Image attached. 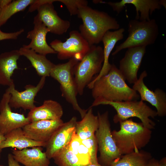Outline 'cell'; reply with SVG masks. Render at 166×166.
I'll return each mask as SVG.
<instances>
[{"mask_svg": "<svg viewBox=\"0 0 166 166\" xmlns=\"http://www.w3.org/2000/svg\"><path fill=\"white\" fill-rule=\"evenodd\" d=\"M125 81L118 68L114 64H112L108 73L95 81L91 87L93 101H122L139 99V94L129 87Z\"/></svg>", "mask_w": 166, "mask_h": 166, "instance_id": "obj_1", "label": "cell"}, {"mask_svg": "<svg viewBox=\"0 0 166 166\" xmlns=\"http://www.w3.org/2000/svg\"><path fill=\"white\" fill-rule=\"evenodd\" d=\"M77 15L82 21L79 27L80 33L90 46L101 42L107 31L120 28L115 18L105 12L94 9L88 6L81 8Z\"/></svg>", "mask_w": 166, "mask_h": 166, "instance_id": "obj_2", "label": "cell"}, {"mask_svg": "<svg viewBox=\"0 0 166 166\" xmlns=\"http://www.w3.org/2000/svg\"><path fill=\"white\" fill-rule=\"evenodd\" d=\"M119 123L120 129L113 131L112 134L122 155L141 150L150 142L152 130L141 122H135L130 119Z\"/></svg>", "mask_w": 166, "mask_h": 166, "instance_id": "obj_3", "label": "cell"}, {"mask_svg": "<svg viewBox=\"0 0 166 166\" xmlns=\"http://www.w3.org/2000/svg\"><path fill=\"white\" fill-rule=\"evenodd\" d=\"M100 105H109L113 107L117 114L113 118L115 123H120L130 118L136 117L139 119L145 127L152 129L155 128L156 124L149 118H152L157 116L156 110L148 106L141 100L122 101H100L93 102L92 107Z\"/></svg>", "mask_w": 166, "mask_h": 166, "instance_id": "obj_4", "label": "cell"}, {"mask_svg": "<svg viewBox=\"0 0 166 166\" xmlns=\"http://www.w3.org/2000/svg\"><path fill=\"white\" fill-rule=\"evenodd\" d=\"M104 60L103 48L100 45H93L75 65L73 73L77 94L82 95L85 87L99 74Z\"/></svg>", "mask_w": 166, "mask_h": 166, "instance_id": "obj_5", "label": "cell"}, {"mask_svg": "<svg viewBox=\"0 0 166 166\" xmlns=\"http://www.w3.org/2000/svg\"><path fill=\"white\" fill-rule=\"evenodd\" d=\"M128 35L126 39L117 45L112 55L122 49L130 48L152 45L156 41L159 34V27L155 19L148 21L130 20L128 24Z\"/></svg>", "mask_w": 166, "mask_h": 166, "instance_id": "obj_6", "label": "cell"}, {"mask_svg": "<svg viewBox=\"0 0 166 166\" xmlns=\"http://www.w3.org/2000/svg\"><path fill=\"white\" fill-rule=\"evenodd\" d=\"M99 126L95 134L100 152L98 163L109 166L122 156L113 138L108 111L97 113Z\"/></svg>", "mask_w": 166, "mask_h": 166, "instance_id": "obj_7", "label": "cell"}, {"mask_svg": "<svg viewBox=\"0 0 166 166\" xmlns=\"http://www.w3.org/2000/svg\"><path fill=\"white\" fill-rule=\"evenodd\" d=\"M78 61L72 58L65 63L55 65L50 76L59 83L61 96L72 105L75 110L79 112L82 119L87 109H82L78 103L77 99V93L73 73V68Z\"/></svg>", "mask_w": 166, "mask_h": 166, "instance_id": "obj_8", "label": "cell"}, {"mask_svg": "<svg viewBox=\"0 0 166 166\" xmlns=\"http://www.w3.org/2000/svg\"><path fill=\"white\" fill-rule=\"evenodd\" d=\"M69 38L64 42L55 39L50 43V46L57 53L60 60L74 58L79 61L89 50L90 46L79 32L72 30Z\"/></svg>", "mask_w": 166, "mask_h": 166, "instance_id": "obj_9", "label": "cell"}, {"mask_svg": "<svg viewBox=\"0 0 166 166\" xmlns=\"http://www.w3.org/2000/svg\"><path fill=\"white\" fill-rule=\"evenodd\" d=\"M77 121V117H73L69 121L64 123L46 143L45 152L49 159L69 146L75 134Z\"/></svg>", "mask_w": 166, "mask_h": 166, "instance_id": "obj_10", "label": "cell"}, {"mask_svg": "<svg viewBox=\"0 0 166 166\" xmlns=\"http://www.w3.org/2000/svg\"><path fill=\"white\" fill-rule=\"evenodd\" d=\"M10 97L8 88L0 101V133L4 136L30 122L24 114L12 112L9 104Z\"/></svg>", "mask_w": 166, "mask_h": 166, "instance_id": "obj_11", "label": "cell"}, {"mask_svg": "<svg viewBox=\"0 0 166 166\" xmlns=\"http://www.w3.org/2000/svg\"><path fill=\"white\" fill-rule=\"evenodd\" d=\"M57 0H42L37 9L36 15L45 25L49 32L61 35L66 33L70 26V22L60 18L54 9L53 3Z\"/></svg>", "mask_w": 166, "mask_h": 166, "instance_id": "obj_12", "label": "cell"}, {"mask_svg": "<svg viewBox=\"0 0 166 166\" xmlns=\"http://www.w3.org/2000/svg\"><path fill=\"white\" fill-rule=\"evenodd\" d=\"M100 2L108 4L118 14L123 10L125 5H133L136 9L135 19L138 20L139 19L140 21L149 20L150 16L154 11L161 9L163 6L166 8L165 0H122L116 2Z\"/></svg>", "mask_w": 166, "mask_h": 166, "instance_id": "obj_13", "label": "cell"}, {"mask_svg": "<svg viewBox=\"0 0 166 166\" xmlns=\"http://www.w3.org/2000/svg\"><path fill=\"white\" fill-rule=\"evenodd\" d=\"M144 46L127 49L124 57L120 61L118 69L125 80L134 84L138 79L137 73L146 52Z\"/></svg>", "mask_w": 166, "mask_h": 166, "instance_id": "obj_14", "label": "cell"}, {"mask_svg": "<svg viewBox=\"0 0 166 166\" xmlns=\"http://www.w3.org/2000/svg\"><path fill=\"white\" fill-rule=\"evenodd\" d=\"M147 76L146 71H144L132 88L139 93L141 100L148 102L156 108L158 116L164 117L166 115V93L159 88L154 91L149 89L144 81Z\"/></svg>", "mask_w": 166, "mask_h": 166, "instance_id": "obj_15", "label": "cell"}, {"mask_svg": "<svg viewBox=\"0 0 166 166\" xmlns=\"http://www.w3.org/2000/svg\"><path fill=\"white\" fill-rule=\"evenodd\" d=\"M45 79V77H41L36 86L30 84L26 85L25 90L22 92L15 89L14 83L9 86L10 94L9 101L10 107L22 108L25 110H30L34 108L36 106L34 104L35 97L44 86Z\"/></svg>", "mask_w": 166, "mask_h": 166, "instance_id": "obj_16", "label": "cell"}, {"mask_svg": "<svg viewBox=\"0 0 166 166\" xmlns=\"http://www.w3.org/2000/svg\"><path fill=\"white\" fill-rule=\"evenodd\" d=\"M64 123L61 119L40 120L30 122L22 129L24 134L27 137L46 144L54 133Z\"/></svg>", "mask_w": 166, "mask_h": 166, "instance_id": "obj_17", "label": "cell"}, {"mask_svg": "<svg viewBox=\"0 0 166 166\" xmlns=\"http://www.w3.org/2000/svg\"><path fill=\"white\" fill-rule=\"evenodd\" d=\"M33 23L34 29L28 32L26 36L31 40V42L28 45H23L22 47L32 49L37 53L45 56L56 53L46 42V36L49 30L37 15L34 18Z\"/></svg>", "mask_w": 166, "mask_h": 166, "instance_id": "obj_18", "label": "cell"}, {"mask_svg": "<svg viewBox=\"0 0 166 166\" xmlns=\"http://www.w3.org/2000/svg\"><path fill=\"white\" fill-rule=\"evenodd\" d=\"M124 28H122L114 31L109 30L104 35L101 40L104 45V60L102 66L99 74L87 86L88 88L91 89L95 81L101 77L107 74L109 71L112 66V64L109 62V56L116 43L124 38Z\"/></svg>", "mask_w": 166, "mask_h": 166, "instance_id": "obj_19", "label": "cell"}, {"mask_svg": "<svg viewBox=\"0 0 166 166\" xmlns=\"http://www.w3.org/2000/svg\"><path fill=\"white\" fill-rule=\"evenodd\" d=\"M42 147L35 146L21 150L14 149L12 154L15 160L25 166H49V159L42 151Z\"/></svg>", "mask_w": 166, "mask_h": 166, "instance_id": "obj_20", "label": "cell"}, {"mask_svg": "<svg viewBox=\"0 0 166 166\" xmlns=\"http://www.w3.org/2000/svg\"><path fill=\"white\" fill-rule=\"evenodd\" d=\"M63 112L61 105L52 100L44 101L42 105L35 106L30 110L27 117L30 122L40 120H51L61 119Z\"/></svg>", "mask_w": 166, "mask_h": 166, "instance_id": "obj_21", "label": "cell"}, {"mask_svg": "<svg viewBox=\"0 0 166 166\" xmlns=\"http://www.w3.org/2000/svg\"><path fill=\"white\" fill-rule=\"evenodd\" d=\"M21 56L19 50H14L0 55V85L10 86L14 83L11 77L18 69L17 61Z\"/></svg>", "mask_w": 166, "mask_h": 166, "instance_id": "obj_22", "label": "cell"}, {"mask_svg": "<svg viewBox=\"0 0 166 166\" xmlns=\"http://www.w3.org/2000/svg\"><path fill=\"white\" fill-rule=\"evenodd\" d=\"M5 139L1 144L2 149L7 148H15L21 150L29 147H45L46 144L34 140L26 136L22 128L13 130L5 136Z\"/></svg>", "mask_w": 166, "mask_h": 166, "instance_id": "obj_23", "label": "cell"}, {"mask_svg": "<svg viewBox=\"0 0 166 166\" xmlns=\"http://www.w3.org/2000/svg\"><path fill=\"white\" fill-rule=\"evenodd\" d=\"M19 51L21 56H25L29 60L38 75L45 77L50 76L55 64L48 60L46 56L23 47L20 48Z\"/></svg>", "mask_w": 166, "mask_h": 166, "instance_id": "obj_24", "label": "cell"}, {"mask_svg": "<svg viewBox=\"0 0 166 166\" xmlns=\"http://www.w3.org/2000/svg\"><path fill=\"white\" fill-rule=\"evenodd\" d=\"M98 126V117L94 114L92 107H90L82 120L77 121L75 134L81 140L88 139L95 135Z\"/></svg>", "mask_w": 166, "mask_h": 166, "instance_id": "obj_25", "label": "cell"}, {"mask_svg": "<svg viewBox=\"0 0 166 166\" xmlns=\"http://www.w3.org/2000/svg\"><path fill=\"white\" fill-rule=\"evenodd\" d=\"M152 158L150 152L141 149L122 155L109 166H146Z\"/></svg>", "mask_w": 166, "mask_h": 166, "instance_id": "obj_26", "label": "cell"}, {"mask_svg": "<svg viewBox=\"0 0 166 166\" xmlns=\"http://www.w3.org/2000/svg\"><path fill=\"white\" fill-rule=\"evenodd\" d=\"M34 0H16L12 2L5 7L0 9V27L4 24L14 14L23 11Z\"/></svg>", "mask_w": 166, "mask_h": 166, "instance_id": "obj_27", "label": "cell"}, {"mask_svg": "<svg viewBox=\"0 0 166 166\" xmlns=\"http://www.w3.org/2000/svg\"><path fill=\"white\" fill-rule=\"evenodd\" d=\"M53 159L57 166H85L68 146Z\"/></svg>", "mask_w": 166, "mask_h": 166, "instance_id": "obj_28", "label": "cell"}, {"mask_svg": "<svg viewBox=\"0 0 166 166\" xmlns=\"http://www.w3.org/2000/svg\"><path fill=\"white\" fill-rule=\"evenodd\" d=\"M81 141L82 144L89 151L90 156V163L98 162L97 157L98 144L95 135L88 139L81 140Z\"/></svg>", "mask_w": 166, "mask_h": 166, "instance_id": "obj_29", "label": "cell"}, {"mask_svg": "<svg viewBox=\"0 0 166 166\" xmlns=\"http://www.w3.org/2000/svg\"><path fill=\"white\" fill-rule=\"evenodd\" d=\"M66 7L70 15H77L79 9L88 6V2L85 0H57Z\"/></svg>", "mask_w": 166, "mask_h": 166, "instance_id": "obj_30", "label": "cell"}, {"mask_svg": "<svg viewBox=\"0 0 166 166\" xmlns=\"http://www.w3.org/2000/svg\"><path fill=\"white\" fill-rule=\"evenodd\" d=\"M24 31L23 29H21L14 32L5 33L2 31L0 29V41L6 39H16Z\"/></svg>", "mask_w": 166, "mask_h": 166, "instance_id": "obj_31", "label": "cell"}, {"mask_svg": "<svg viewBox=\"0 0 166 166\" xmlns=\"http://www.w3.org/2000/svg\"><path fill=\"white\" fill-rule=\"evenodd\" d=\"M8 166H22L14 158L12 154L9 153L8 155Z\"/></svg>", "mask_w": 166, "mask_h": 166, "instance_id": "obj_32", "label": "cell"}, {"mask_svg": "<svg viewBox=\"0 0 166 166\" xmlns=\"http://www.w3.org/2000/svg\"><path fill=\"white\" fill-rule=\"evenodd\" d=\"M146 166H162L159 160L152 157L149 161Z\"/></svg>", "mask_w": 166, "mask_h": 166, "instance_id": "obj_33", "label": "cell"}, {"mask_svg": "<svg viewBox=\"0 0 166 166\" xmlns=\"http://www.w3.org/2000/svg\"><path fill=\"white\" fill-rule=\"evenodd\" d=\"M12 1L11 0H0V9L5 7L9 4Z\"/></svg>", "mask_w": 166, "mask_h": 166, "instance_id": "obj_34", "label": "cell"}, {"mask_svg": "<svg viewBox=\"0 0 166 166\" xmlns=\"http://www.w3.org/2000/svg\"><path fill=\"white\" fill-rule=\"evenodd\" d=\"M5 139V137L4 135L0 133V145L1 143ZM2 149L0 147V159L1 157V153Z\"/></svg>", "mask_w": 166, "mask_h": 166, "instance_id": "obj_35", "label": "cell"}, {"mask_svg": "<svg viewBox=\"0 0 166 166\" xmlns=\"http://www.w3.org/2000/svg\"><path fill=\"white\" fill-rule=\"evenodd\" d=\"M88 166H103L101 165L98 162L96 163H90Z\"/></svg>", "mask_w": 166, "mask_h": 166, "instance_id": "obj_36", "label": "cell"}, {"mask_svg": "<svg viewBox=\"0 0 166 166\" xmlns=\"http://www.w3.org/2000/svg\"><path fill=\"white\" fill-rule=\"evenodd\" d=\"M0 166H4L3 165H0Z\"/></svg>", "mask_w": 166, "mask_h": 166, "instance_id": "obj_37", "label": "cell"}]
</instances>
